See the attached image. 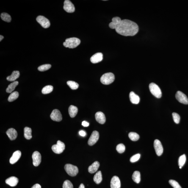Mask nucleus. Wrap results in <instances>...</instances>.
<instances>
[{"label": "nucleus", "instance_id": "1", "mask_svg": "<svg viewBox=\"0 0 188 188\" xmlns=\"http://www.w3.org/2000/svg\"><path fill=\"white\" fill-rule=\"evenodd\" d=\"M117 33L120 35L128 36L136 35L139 31L138 26L137 23L131 20H122L120 24L115 29Z\"/></svg>", "mask_w": 188, "mask_h": 188}, {"label": "nucleus", "instance_id": "2", "mask_svg": "<svg viewBox=\"0 0 188 188\" xmlns=\"http://www.w3.org/2000/svg\"><path fill=\"white\" fill-rule=\"evenodd\" d=\"M80 43L81 40L79 39L72 37L66 39L65 42L63 43V45L66 48H76Z\"/></svg>", "mask_w": 188, "mask_h": 188}, {"label": "nucleus", "instance_id": "3", "mask_svg": "<svg viewBox=\"0 0 188 188\" xmlns=\"http://www.w3.org/2000/svg\"><path fill=\"white\" fill-rule=\"evenodd\" d=\"M115 80V76L112 73H105L100 78L102 83L105 85H109L112 83Z\"/></svg>", "mask_w": 188, "mask_h": 188}, {"label": "nucleus", "instance_id": "4", "mask_svg": "<svg viewBox=\"0 0 188 188\" xmlns=\"http://www.w3.org/2000/svg\"><path fill=\"white\" fill-rule=\"evenodd\" d=\"M149 89L150 92L156 98H160L162 97V92L157 85L152 83L149 85Z\"/></svg>", "mask_w": 188, "mask_h": 188}, {"label": "nucleus", "instance_id": "5", "mask_svg": "<svg viewBox=\"0 0 188 188\" xmlns=\"http://www.w3.org/2000/svg\"><path fill=\"white\" fill-rule=\"evenodd\" d=\"M65 169L68 174L72 177L76 176L78 172V167L71 164H67L65 166Z\"/></svg>", "mask_w": 188, "mask_h": 188}, {"label": "nucleus", "instance_id": "6", "mask_svg": "<svg viewBox=\"0 0 188 188\" xmlns=\"http://www.w3.org/2000/svg\"><path fill=\"white\" fill-rule=\"evenodd\" d=\"M65 148V144L60 140L57 141V144L52 146V149L54 153L60 154L64 152Z\"/></svg>", "mask_w": 188, "mask_h": 188}, {"label": "nucleus", "instance_id": "7", "mask_svg": "<svg viewBox=\"0 0 188 188\" xmlns=\"http://www.w3.org/2000/svg\"><path fill=\"white\" fill-rule=\"evenodd\" d=\"M175 98L180 103L185 105L188 104V99L186 95L181 91H178L175 94Z\"/></svg>", "mask_w": 188, "mask_h": 188}, {"label": "nucleus", "instance_id": "8", "mask_svg": "<svg viewBox=\"0 0 188 188\" xmlns=\"http://www.w3.org/2000/svg\"><path fill=\"white\" fill-rule=\"evenodd\" d=\"M36 20L38 23L41 25L42 27L44 28H49L50 23L49 20L43 16H38L37 17Z\"/></svg>", "mask_w": 188, "mask_h": 188}, {"label": "nucleus", "instance_id": "9", "mask_svg": "<svg viewBox=\"0 0 188 188\" xmlns=\"http://www.w3.org/2000/svg\"><path fill=\"white\" fill-rule=\"evenodd\" d=\"M64 9L66 12L69 13H72L75 11L74 5L71 1L69 0H66L64 1Z\"/></svg>", "mask_w": 188, "mask_h": 188}, {"label": "nucleus", "instance_id": "10", "mask_svg": "<svg viewBox=\"0 0 188 188\" xmlns=\"http://www.w3.org/2000/svg\"><path fill=\"white\" fill-rule=\"evenodd\" d=\"M99 134L98 131H93L88 141V144L90 146H92L96 143L99 139Z\"/></svg>", "mask_w": 188, "mask_h": 188}, {"label": "nucleus", "instance_id": "11", "mask_svg": "<svg viewBox=\"0 0 188 188\" xmlns=\"http://www.w3.org/2000/svg\"><path fill=\"white\" fill-rule=\"evenodd\" d=\"M154 146L156 154L158 156H161L162 154L164 149L160 141L158 139L155 140L154 143Z\"/></svg>", "mask_w": 188, "mask_h": 188}, {"label": "nucleus", "instance_id": "12", "mask_svg": "<svg viewBox=\"0 0 188 188\" xmlns=\"http://www.w3.org/2000/svg\"><path fill=\"white\" fill-rule=\"evenodd\" d=\"M50 117L52 120L56 122H60L62 118L60 112L57 109L53 110L50 115Z\"/></svg>", "mask_w": 188, "mask_h": 188}, {"label": "nucleus", "instance_id": "13", "mask_svg": "<svg viewBox=\"0 0 188 188\" xmlns=\"http://www.w3.org/2000/svg\"><path fill=\"white\" fill-rule=\"evenodd\" d=\"M33 164L35 167H37L41 162V156L40 153L38 151L34 152L32 155Z\"/></svg>", "mask_w": 188, "mask_h": 188}, {"label": "nucleus", "instance_id": "14", "mask_svg": "<svg viewBox=\"0 0 188 188\" xmlns=\"http://www.w3.org/2000/svg\"><path fill=\"white\" fill-rule=\"evenodd\" d=\"M103 59V54L101 53H95L91 57L90 61L92 63L96 64L101 62Z\"/></svg>", "mask_w": 188, "mask_h": 188}, {"label": "nucleus", "instance_id": "15", "mask_svg": "<svg viewBox=\"0 0 188 188\" xmlns=\"http://www.w3.org/2000/svg\"><path fill=\"white\" fill-rule=\"evenodd\" d=\"M21 156V153L20 150H17L15 152L9 160V162L11 164H14L16 163L20 159Z\"/></svg>", "mask_w": 188, "mask_h": 188}, {"label": "nucleus", "instance_id": "16", "mask_svg": "<svg viewBox=\"0 0 188 188\" xmlns=\"http://www.w3.org/2000/svg\"><path fill=\"white\" fill-rule=\"evenodd\" d=\"M111 188H120V179L117 176L113 177L111 181Z\"/></svg>", "mask_w": 188, "mask_h": 188}, {"label": "nucleus", "instance_id": "17", "mask_svg": "<svg viewBox=\"0 0 188 188\" xmlns=\"http://www.w3.org/2000/svg\"><path fill=\"white\" fill-rule=\"evenodd\" d=\"M95 120L99 123L101 124H103L106 122L105 116L103 112H99L95 114Z\"/></svg>", "mask_w": 188, "mask_h": 188}, {"label": "nucleus", "instance_id": "18", "mask_svg": "<svg viewBox=\"0 0 188 188\" xmlns=\"http://www.w3.org/2000/svg\"><path fill=\"white\" fill-rule=\"evenodd\" d=\"M6 133L11 140H15L18 136L17 131L13 128H9L6 131Z\"/></svg>", "mask_w": 188, "mask_h": 188}, {"label": "nucleus", "instance_id": "19", "mask_svg": "<svg viewBox=\"0 0 188 188\" xmlns=\"http://www.w3.org/2000/svg\"><path fill=\"white\" fill-rule=\"evenodd\" d=\"M122 20L118 17H115L113 18L112 22L109 24V27L112 29H115L120 24Z\"/></svg>", "mask_w": 188, "mask_h": 188}, {"label": "nucleus", "instance_id": "20", "mask_svg": "<svg viewBox=\"0 0 188 188\" xmlns=\"http://www.w3.org/2000/svg\"><path fill=\"white\" fill-rule=\"evenodd\" d=\"M19 182V179L15 177H11L7 178L5 181L6 184L9 185L12 187H14L17 185Z\"/></svg>", "mask_w": 188, "mask_h": 188}, {"label": "nucleus", "instance_id": "21", "mask_svg": "<svg viewBox=\"0 0 188 188\" xmlns=\"http://www.w3.org/2000/svg\"><path fill=\"white\" fill-rule=\"evenodd\" d=\"M129 98L131 103L133 104H137L140 101V98L139 96L134 92L132 91L130 93Z\"/></svg>", "mask_w": 188, "mask_h": 188}, {"label": "nucleus", "instance_id": "22", "mask_svg": "<svg viewBox=\"0 0 188 188\" xmlns=\"http://www.w3.org/2000/svg\"><path fill=\"white\" fill-rule=\"evenodd\" d=\"M99 166V163L98 161H95L91 165L89 166L88 168V171L91 173H95L98 170Z\"/></svg>", "mask_w": 188, "mask_h": 188}, {"label": "nucleus", "instance_id": "23", "mask_svg": "<svg viewBox=\"0 0 188 188\" xmlns=\"http://www.w3.org/2000/svg\"><path fill=\"white\" fill-rule=\"evenodd\" d=\"M78 109L76 107L71 105L68 109L69 115L71 118H73L76 116L77 114Z\"/></svg>", "mask_w": 188, "mask_h": 188}, {"label": "nucleus", "instance_id": "24", "mask_svg": "<svg viewBox=\"0 0 188 188\" xmlns=\"http://www.w3.org/2000/svg\"><path fill=\"white\" fill-rule=\"evenodd\" d=\"M20 72L18 71H14L12 72L11 75L7 77L6 79L8 81H14L19 77Z\"/></svg>", "mask_w": 188, "mask_h": 188}, {"label": "nucleus", "instance_id": "25", "mask_svg": "<svg viewBox=\"0 0 188 188\" xmlns=\"http://www.w3.org/2000/svg\"><path fill=\"white\" fill-rule=\"evenodd\" d=\"M19 82L18 81H15L11 83L9 85L8 87L6 89V91L8 93H11L15 90L16 87L18 85Z\"/></svg>", "mask_w": 188, "mask_h": 188}, {"label": "nucleus", "instance_id": "26", "mask_svg": "<svg viewBox=\"0 0 188 188\" xmlns=\"http://www.w3.org/2000/svg\"><path fill=\"white\" fill-rule=\"evenodd\" d=\"M102 180V175L101 171L97 172L94 177V181L97 184H99L101 183Z\"/></svg>", "mask_w": 188, "mask_h": 188}, {"label": "nucleus", "instance_id": "27", "mask_svg": "<svg viewBox=\"0 0 188 188\" xmlns=\"http://www.w3.org/2000/svg\"><path fill=\"white\" fill-rule=\"evenodd\" d=\"M24 137L25 138L28 140H30L32 137V130L30 128L26 127L24 128Z\"/></svg>", "mask_w": 188, "mask_h": 188}, {"label": "nucleus", "instance_id": "28", "mask_svg": "<svg viewBox=\"0 0 188 188\" xmlns=\"http://www.w3.org/2000/svg\"><path fill=\"white\" fill-rule=\"evenodd\" d=\"M132 179L135 182L138 184L140 181V172L138 171H135L133 173Z\"/></svg>", "mask_w": 188, "mask_h": 188}, {"label": "nucleus", "instance_id": "29", "mask_svg": "<svg viewBox=\"0 0 188 188\" xmlns=\"http://www.w3.org/2000/svg\"><path fill=\"white\" fill-rule=\"evenodd\" d=\"M1 19L2 20L5 21L9 23L11 21V17L9 14L6 13H3L1 14Z\"/></svg>", "mask_w": 188, "mask_h": 188}, {"label": "nucleus", "instance_id": "30", "mask_svg": "<svg viewBox=\"0 0 188 188\" xmlns=\"http://www.w3.org/2000/svg\"><path fill=\"white\" fill-rule=\"evenodd\" d=\"M19 93L18 92L15 91L11 94L8 99V100L9 102H12L15 101L18 98Z\"/></svg>", "mask_w": 188, "mask_h": 188}, {"label": "nucleus", "instance_id": "31", "mask_svg": "<svg viewBox=\"0 0 188 188\" xmlns=\"http://www.w3.org/2000/svg\"><path fill=\"white\" fill-rule=\"evenodd\" d=\"M53 89V86L47 85L45 86L42 89V92L43 94H47L51 93Z\"/></svg>", "mask_w": 188, "mask_h": 188}, {"label": "nucleus", "instance_id": "32", "mask_svg": "<svg viewBox=\"0 0 188 188\" xmlns=\"http://www.w3.org/2000/svg\"><path fill=\"white\" fill-rule=\"evenodd\" d=\"M67 84L72 90H76L79 87V85L77 83L73 81H68Z\"/></svg>", "mask_w": 188, "mask_h": 188}, {"label": "nucleus", "instance_id": "33", "mask_svg": "<svg viewBox=\"0 0 188 188\" xmlns=\"http://www.w3.org/2000/svg\"><path fill=\"white\" fill-rule=\"evenodd\" d=\"M128 137L131 140L136 141L139 140V136L137 133L134 132H131L128 134Z\"/></svg>", "mask_w": 188, "mask_h": 188}, {"label": "nucleus", "instance_id": "34", "mask_svg": "<svg viewBox=\"0 0 188 188\" xmlns=\"http://www.w3.org/2000/svg\"><path fill=\"white\" fill-rule=\"evenodd\" d=\"M51 67V65L50 64H45L39 66L38 68V70L40 71H44L49 70Z\"/></svg>", "mask_w": 188, "mask_h": 188}, {"label": "nucleus", "instance_id": "35", "mask_svg": "<svg viewBox=\"0 0 188 188\" xmlns=\"http://www.w3.org/2000/svg\"><path fill=\"white\" fill-rule=\"evenodd\" d=\"M186 157L185 155H182L178 160V165L179 167H182L186 162Z\"/></svg>", "mask_w": 188, "mask_h": 188}, {"label": "nucleus", "instance_id": "36", "mask_svg": "<svg viewBox=\"0 0 188 188\" xmlns=\"http://www.w3.org/2000/svg\"><path fill=\"white\" fill-rule=\"evenodd\" d=\"M125 147L123 144H120L117 145L116 150L118 152L120 153H122L125 151Z\"/></svg>", "mask_w": 188, "mask_h": 188}, {"label": "nucleus", "instance_id": "37", "mask_svg": "<svg viewBox=\"0 0 188 188\" xmlns=\"http://www.w3.org/2000/svg\"><path fill=\"white\" fill-rule=\"evenodd\" d=\"M62 187L63 188H73V186L70 181L66 180L64 182Z\"/></svg>", "mask_w": 188, "mask_h": 188}, {"label": "nucleus", "instance_id": "38", "mask_svg": "<svg viewBox=\"0 0 188 188\" xmlns=\"http://www.w3.org/2000/svg\"><path fill=\"white\" fill-rule=\"evenodd\" d=\"M169 183L174 188H181L177 182L173 180H169Z\"/></svg>", "mask_w": 188, "mask_h": 188}, {"label": "nucleus", "instance_id": "39", "mask_svg": "<svg viewBox=\"0 0 188 188\" xmlns=\"http://www.w3.org/2000/svg\"><path fill=\"white\" fill-rule=\"evenodd\" d=\"M174 121L175 123L178 124L180 120V117L179 115L176 113H173L172 114Z\"/></svg>", "mask_w": 188, "mask_h": 188}, {"label": "nucleus", "instance_id": "40", "mask_svg": "<svg viewBox=\"0 0 188 188\" xmlns=\"http://www.w3.org/2000/svg\"><path fill=\"white\" fill-rule=\"evenodd\" d=\"M140 154H137L133 156L130 159V161L132 163H134L138 161L140 159Z\"/></svg>", "mask_w": 188, "mask_h": 188}, {"label": "nucleus", "instance_id": "41", "mask_svg": "<svg viewBox=\"0 0 188 188\" xmlns=\"http://www.w3.org/2000/svg\"><path fill=\"white\" fill-rule=\"evenodd\" d=\"M79 134L81 136L84 137L86 136V133L84 131L81 130L79 132Z\"/></svg>", "mask_w": 188, "mask_h": 188}, {"label": "nucleus", "instance_id": "42", "mask_svg": "<svg viewBox=\"0 0 188 188\" xmlns=\"http://www.w3.org/2000/svg\"><path fill=\"white\" fill-rule=\"evenodd\" d=\"M89 123L87 122L84 121L82 122V125L84 127H87L89 126Z\"/></svg>", "mask_w": 188, "mask_h": 188}, {"label": "nucleus", "instance_id": "43", "mask_svg": "<svg viewBox=\"0 0 188 188\" xmlns=\"http://www.w3.org/2000/svg\"><path fill=\"white\" fill-rule=\"evenodd\" d=\"M31 188H41V186L40 184H36L34 185Z\"/></svg>", "mask_w": 188, "mask_h": 188}, {"label": "nucleus", "instance_id": "44", "mask_svg": "<svg viewBox=\"0 0 188 188\" xmlns=\"http://www.w3.org/2000/svg\"><path fill=\"white\" fill-rule=\"evenodd\" d=\"M79 188H85V186L83 184H81L79 186Z\"/></svg>", "mask_w": 188, "mask_h": 188}, {"label": "nucleus", "instance_id": "45", "mask_svg": "<svg viewBox=\"0 0 188 188\" xmlns=\"http://www.w3.org/2000/svg\"><path fill=\"white\" fill-rule=\"evenodd\" d=\"M4 38V36L2 35L0 36V41H1L3 40V39Z\"/></svg>", "mask_w": 188, "mask_h": 188}, {"label": "nucleus", "instance_id": "46", "mask_svg": "<svg viewBox=\"0 0 188 188\" xmlns=\"http://www.w3.org/2000/svg\"><path fill=\"white\" fill-rule=\"evenodd\" d=\"M179 168H180V169H181V167H179Z\"/></svg>", "mask_w": 188, "mask_h": 188}]
</instances>
